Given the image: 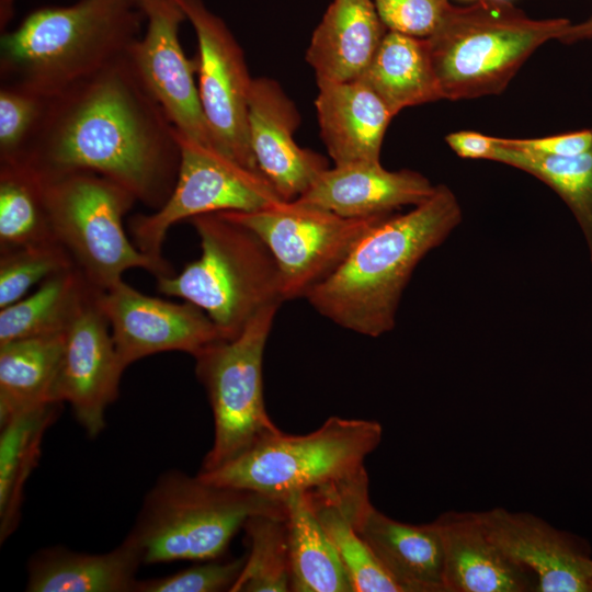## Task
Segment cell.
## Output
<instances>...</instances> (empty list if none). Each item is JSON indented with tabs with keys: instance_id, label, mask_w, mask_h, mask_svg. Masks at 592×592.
Here are the masks:
<instances>
[{
	"instance_id": "7",
	"label": "cell",
	"mask_w": 592,
	"mask_h": 592,
	"mask_svg": "<svg viewBox=\"0 0 592 592\" xmlns=\"http://www.w3.org/2000/svg\"><path fill=\"white\" fill-rule=\"evenodd\" d=\"M382 436L376 421L331 417L314 432L281 431L224 466L197 475L210 483L283 500L292 492L321 489L365 473V458Z\"/></svg>"
},
{
	"instance_id": "6",
	"label": "cell",
	"mask_w": 592,
	"mask_h": 592,
	"mask_svg": "<svg viewBox=\"0 0 592 592\" xmlns=\"http://www.w3.org/2000/svg\"><path fill=\"white\" fill-rule=\"evenodd\" d=\"M190 221L201 255L179 274L157 278V289L200 307L225 340L234 339L263 308L284 301L278 267L252 230L223 214Z\"/></svg>"
},
{
	"instance_id": "8",
	"label": "cell",
	"mask_w": 592,
	"mask_h": 592,
	"mask_svg": "<svg viewBox=\"0 0 592 592\" xmlns=\"http://www.w3.org/2000/svg\"><path fill=\"white\" fill-rule=\"evenodd\" d=\"M43 182L54 236L93 287L107 291L134 267L156 278L175 274L167 260L143 253L128 239L123 218L137 200L126 189L92 172Z\"/></svg>"
},
{
	"instance_id": "36",
	"label": "cell",
	"mask_w": 592,
	"mask_h": 592,
	"mask_svg": "<svg viewBox=\"0 0 592 592\" xmlns=\"http://www.w3.org/2000/svg\"><path fill=\"white\" fill-rule=\"evenodd\" d=\"M388 31L426 38L443 22L453 4L449 0H373Z\"/></svg>"
},
{
	"instance_id": "17",
	"label": "cell",
	"mask_w": 592,
	"mask_h": 592,
	"mask_svg": "<svg viewBox=\"0 0 592 592\" xmlns=\"http://www.w3.org/2000/svg\"><path fill=\"white\" fill-rule=\"evenodd\" d=\"M299 112L280 83L253 78L248 105L249 143L259 171L284 201L301 196L327 170L320 153L298 146Z\"/></svg>"
},
{
	"instance_id": "27",
	"label": "cell",
	"mask_w": 592,
	"mask_h": 592,
	"mask_svg": "<svg viewBox=\"0 0 592 592\" xmlns=\"http://www.w3.org/2000/svg\"><path fill=\"white\" fill-rule=\"evenodd\" d=\"M62 403L47 402L0 426V542L19 526L25 483L38 465L46 431Z\"/></svg>"
},
{
	"instance_id": "24",
	"label": "cell",
	"mask_w": 592,
	"mask_h": 592,
	"mask_svg": "<svg viewBox=\"0 0 592 592\" xmlns=\"http://www.w3.org/2000/svg\"><path fill=\"white\" fill-rule=\"evenodd\" d=\"M392 115L406 107L443 100L425 38L387 31L367 69L357 79Z\"/></svg>"
},
{
	"instance_id": "4",
	"label": "cell",
	"mask_w": 592,
	"mask_h": 592,
	"mask_svg": "<svg viewBox=\"0 0 592 592\" xmlns=\"http://www.w3.org/2000/svg\"><path fill=\"white\" fill-rule=\"evenodd\" d=\"M570 20L532 19L509 0L453 5L426 37L443 94L451 101L501 93L528 57L565 34Z\"/></svg>"
},
{
	"instance_id": "9",
	"label": "cell",
	"mask_w": 592,
	"mask_h": 592,
	"mask_svg": "<svg viewBox=\"0 0 592 592\" xmlns=\"http://www.w3.org/2000/svg\"><path fill=\"white\" fill-rule=\"evenodd\" d=\"M280 305L258 312L239 335L219 340L194 356L214 418V441L200 471L239 457L281 430L271 420L263 396V354Z\"/></svg>"
},
{
	"instance_id": "19",
	"label": "cell",
	"mask_w": 592,
	"mask_h": 592,
	"mask_svg": "<svg viewBox=\"0 0 592 592\" xmlns=\"http://www.w3.org/2000/svg\"><path fill=\"white\" fill-rule=\"evenodd\" d=\"M443 545L444 592H526L536 579L487 535L478 512L449 511L434 521Z\"/></svg>"
},
{
	"instance_id": "12",
	"label": "cell",
	"mask_w": 592,
	"mask_h": 592,
	"mask_svg": "<svg viewBox=\"0 0 592 592\" xmlns=\"http://www.w3.org/2000/svg\"><path fill=\"white\" fill-rule=\"evenodd\" d=\"M192 24L197 54L198 95L214 147L244 167L258 170L248 132L253 78L234 34L203 0H175Z\"/></svg>"
},
{
	"instance_id": "31",
	"label": "cell",
	"mask_w": 592,
	"mask_h": 592,
	"mask_svg": "<svg viewBox=\"0 0 592 592\" xmlns=\"http://www.w3.org/2000/svg\"><path fill=\"white\" fill-rule=\"evenodd\" d=\"M57 241L43 179L22 162L0 163V251Z\"/></svg>"
},
{
	"instance_id": "25",
	"label": "cell",
	"mask_w": 592,
	"mask_h": 592,
	"mask_svg": "<svg viewBox=\"0 0 592 592\" xmlns=\"http://www.w3.org/2000/svg\"><path fill=\"white\" fill-rule=\"evenodd\" d=\"M65 333L0 344V426L47 402L60 364Z\"/></svg>"
},
{
	"instance_id": "13",
	"label": "cell",
	"mask_w": 592,
	"mask_h": 592,
	"mask_svg": "<svg viewBox=\"0 0 592 592\" xmlns=\"http://www.w3.org/2000/svg\"><path fill=\"white\" fill-rule=\"evenodd\" d=\"M140 5L146 31L130 47L128 61L174 128L214 147L194 79L196 62L180 42L184 12L175 0H140Z\"/></svg>"
},
{
	"instance_id": "11",
	"label": "cell",
	"mask_w": 592,
	"mask_h": 592,
	"mask_svg": "<svg viewBox=\"0 0 592 592\" xmlns=\"http://www.w3.org/2000/svg\"><path fill=\"white\" fill-rule=\"evenodd\" d=\"M220 214L252 230L266 246L278 267L284 300L305 297L369 227L388 215L343 217L295 200L255 212Z\"/></svg>"
},
{
	"instance_id": "32",
	"label": "cell",
	"mask_w": 592,
	"mask_h": 592,
	"mask_svg": "<svg viewBox=\"0 0 592 592\" xmlns=\"http://www.w3.org/2000/svg\"><path fill=\"white\" fill-rule=\"evenodd\" d=\"M248 553L230 592H288L291 570L286 513L251 515L243 527Z\"/></svg>"
},
{
	"instance_id": "14",
	"label": "cell",
	"mask_w": 592,
	"mask_h": 592,
	"mask_svg": "<svg viewBox=\"0 0 592 592\" xmlns=\"http://www.w3.org/2000/svg\"><path fill=\"white\" fill-rule=\"evenodd\" d=\"M98 300L125 369L161 352L179 351L194 357L210 344L225 340L210 318L194 304L152 297L124 281L100 292Z\"/></svg>"
},
{
	"instance_id": "35",
	"label": "cell",
	"mask_w": 592,
	"mask_h": 592,
	"mask_svg": "<svg viewBox=\"0 0 592 592\" xmlns=\"http://www.w3.org/2000/svg\"><path fill=\"white\" fill-rule=\"evenodd\" d=\"M246 555L229 561L217 559L180 570L175 573L137 580L134 592H219L231 591L243 568Z\"/></svg>"
},
{
	"instance_id": "3",
	"label": "cell",
	"mask_w": 592,
	"mask_h": 592,
	"mask_svg": "<svg viewBox=\"0 0 592 592\" xmlns=\"http://www.w3.org/2000/svg\"><path fill=\"white\" fill-rule=\"evenodd\" d=\"M144 22L140 0L36 9L1 34V83L53 98L124 59Z\"/></svg>"
},
{
	"instance_id": "33",
	"label": "cell",
	"mask_w": 592,
	"mask_h": 592,
	"mask_svg": "<svg viewBox=\"0 0 592 592\" xmlns=\"http://www.w3.org/2000/svg\"><path fill=\"white\" fill-rule=\"evenodd\" d=\"M76 266L66 248L48 241L0 251V309L47 277Z\"/></svg>"
},
{
	"instance_id": "2",
	"label": "cell",
	"mask_w": 592,
	"mask_h": 592,
	"mask_svg": "<svg viewBox=\"0 0 592 592\" xmlns=\"http://www.w3.org/2000/svg\"><path fill=\"white\" fill-rule=\"evenodd\" d=\"M463 213L443 184L407 213L369 227L341 264L305 298L335 325L372 338L391 331L402 293L421 260L460 224Z\"/></svg>"
},
{
	"instance_id": "5",
	"label": "cell",
	"mask_w": 592,
	"mask_h": 592,
	"mask_svg": "<svg viewBox=\"0 0 592 592\" xmlns=\"http://www.w3.org/2000/svg\"><path fill=\"white\" fill-rule=\"evenodd\" d=\"M284 511V500L171 469L146 493L126 538L143 563L213 560L251 515Z\"/></svg>"
},
{
	"instance_id": "26",
	"label": "cell",
	"mask_w": 592,
	"mask_h": 592,
	"mask_svg": "<svg viewBox=\"0 0 592 592\" xmlns=\"http://www.w3.org/2000/svg\"><path fill=\"white\" fill-rule=\"evenodd\" d=\"M291 591L353 592L340 556L304 492L284 499Z\"/></svg>"
},
{
	"instance_id": "15",
	"label": "cell",
	"mask_w": 592,
	"mask_h": 592,
	"mask_svg": "<svg viewBox=\"0 0 592 592\" xmlns=\"http://www.w3.org/2000/svg\"><path fill=\"white\" fill-rule=\"evenodd\" d=\"M94 293L84 303L65 333L52 399L70 405L89 436L105 426V411L119 394L125 371L118 358L109 321Z\"/></svg>"
},
{
	"instance_id": "28",
	"label": "cell",
	"mask_w": 592,
	"mask_h": 592,
	"mask_svg": "<svg viewBox=\"0 0 592 592\" xmlns=\"http://www.w3.org/2000/svg\"><path fill=\"white\" fill-rule=\"evenodd\" d=\"M94 291L77 266L47 277L34 293L0 309V344L66 332Z\"/></svg>"
},
{
	"instance_id": "21",
	"label": "cell",
	"mask_w": 592,
	"mask_h": 592,
	"mask_svg": "<svg viewBox=\"0 0 592 592\" xmlns=\"http://www.w3.org/2000/svg\"><path fill=\"white\" fill-rule=\"evenodd\" d=\"M387 31L373 0H332L311 35L306 60L317 80H357Z\"/></svg>"
},
{
	"instance_id": "10",
	"label": "cell",
	"mask_w": 592,
	"mask_h": 592,
	"mask_svg": "<svg viewBox=\"0 0 592 592\" xmlns=\"http://www.w3.org/2000/svg\"><path fill=\"white\" fill-rule=\"evenodd\" d=\"M177 139L180 164L169 198L153 213L137 214L128 223L132 240L143 253L166 260L164 239L179 221L204 214L255 212L284 201L260 171L178 130Z\"/></svg>"
},
{
	"instance_id": "29",
	"label": "cell",
	"mask_w": 592,
	"mask_h": 592,
	"mask_svg": "<svg viewBox=\"0 0 592 592\" xmlns=\"http://www.w3.org/2000/svg\"><path fill=\"white\" fill-rule=\"evenodd\" d=\"M304 493L333 543L353 592H402L357 532L354 521L364 503L331 491Z\"/></svg>"
},
{
	"instance_id": "18",
	"label": "cell",
	"mask_w": 592,
	"mask_h": 592,
	"mask_svg": "<svg viewBox=\"0 0 592 592\" xmlns=\"http://www.w3.org/2000/svg\"><path fill=\"white\" fill-rule=\"evenodd\" d=\"M437 185L413 170L390 171L378 162L334 166L295 201L362 218L391 214L403 206H415L430 198Z\"/></svg>"
},
{
	"instance_id": "38",
	"label": "cell",
	"mask_w": 592,
	"mask_h": 592,
	"mask_svg": "<svg viewBox=\"0 0 592 592\" xmlns=\"http://www.w3.org/2000/svg\"><path fill=\"white\" fill-rule=\"evenodd\" d=\"M451 149L460 158L496 161L500 143L499 137L477 132H454L445 137Z\"/></svg>"
},
{
	"instance_id": "40",
	"label": "cell",
	"mask_w": 592,
	"mask_h": 592,
	"mask_svg": "<svg viewBox=\"0 0 592 592\" xmlns=\"http://www.w3.org/2000/svg\"><path fill=\"white\" fill-rule=\"evenodd\" d=\"M591 589H592V577H591Z\"/></svg>"
},
{
	"instance_id": "20",
	"label": "cell",
	"mask_w": 592,
	"mask_h": 592,
	"mask_svg": "<svg viewBox=\"0 0 592 592\" xmlns=\"http://www.w3.org/2000/svg\"><path fill=\"white\" fill-rule=\"evenodd\" d=\"M315 101L320 137L334 166L378 162L394 115L360 80H317Z\"/></svg>"
},
{
	"instance_id": "30",
	"label": "cell",
	"mask_w": 592,
	"mask_h": 592,
	"mask_svg": "<svg viewBox=\"0 0 592 592\" xmlns=\"http://www.w3.org/2000/svg\"><path fill=\"white\" fill-rule=\"evenodd\" d=\"M496 162L522 170L554 190L573 214L592 263V147L574 156H548L504 145Z\"/></svg>"
},
{
	"instance_id": "16",
	"label": "cell",
	"mask_w": 592,
	"mask_h": 592,
	"mask_svg": "<svg viewBox=\"0 0 592 592\" xmlns=\"http://www.w3.org/2000/svg\"><path fill=\"white\" fill-rule=\"evenodd\" d=\"M489 538L536 579L535 592H592L587 543L530 513L494 508L478 512Z\"/></svg>"
},
{
	"instance_id": "39",
	"label": "cell",
	"mask_w": 592,
	"mask_h": 592,
	"mask_svg": "<svg viewBox=\"0 0 592 592\" xmlns=\"http://www.w3.org/2000/svg\"><path fill=\"white\" fill-rule=\"evenodd\" d=\"M590 39H592V15L580 23H571L565 34L559 38V42L573 44Z\"/></svg>"
},
{
	"instance_id": "22",
	"label": "cell",
	"mask_w": 592,
	"mask_h": 592,
	"mask_svg": "<svg viewBox=\"0 0 592 592\" xmlns=\"http://www.w3.org/2000/svg\"><path fill=\"white\" fill-rule=\"evenodd\" d=\"M355 526L402 592H444L443 545L434 522H399L371 504Z\"/></svg>"
},
{
	"instance_id": "1",
	"label": "cell",
	"mask_w": 592,
	"mask_h": 592,
	"mask_svg": "<svg viewBox=\"0 0 592 592\" xmlns=\"http://www.w3.org/2000/svg\"><path fill=\"white\" fill-rule=\"evenodd\" d=\"M16 162L42 179L96 173L158 209L175 184L180 147L177 129L126 56L50 98Z\"/></svg>"
},
{
	"instance_id": "23",
	"label": "cell",
	"mask_w": 592,
	"mask_h": 592,
	"mask_svg": "<svg viewBox=\"0 0 592 592\" xmlns=\"http://www.w3.org/2000/svg\"><path fill=\"white\" fill-rule=\"evenodd\" d=\"M143 563L126 537L103 554L80 553L64 546L43 548L27 563L29 592H134Z\"/></svg>"
},
{
	"instance_id": "37",
	"label": "cell",
	"mask_w": 592,
	"mask_h": 592,
	"mask_svg": "<svg viewBox=\"0 0 592 592\" xmlns=\"http://www.w3.org/2000/svg\"><path fill=\"white\" fill-rule=\"evenodd\" d=\"M510 147L548 156H574L592 147V128L538 138H503Z\"/></svg>"
},
{
	"instance_id": "34",
	"label": "cell",
	"mask_w": 592,
	"mask_h": 592,
	"mask_svg": "<svg viewBox=\"0 0 592 592\" xmlns=\"http://www.w3.org/2000/svg\"><path fill=\"white\" fill-rule=\"evenodd\" d=\"M50 98L23 87H0V163L16 162L35 137Z\"/></svg>"
}]
</instances>
